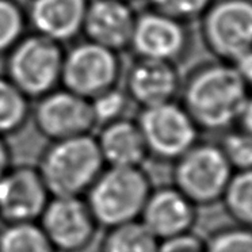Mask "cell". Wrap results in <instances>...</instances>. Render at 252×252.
<instances>
[{"label": "cell", "instance_id": "cell-1", "mask_svg": "<svg viewBox=\"0 0 252 252\" xmlns=\"http://www.w3.org/2000/svg\"><path fill=\"white\" fill-rule=\"evenodd\" d=\"M251 95L230 63L208 64L191 73L183 93V107L199 130L224 133L239 124Z\"/></svg>", "mask_w": 252, "mask_h": 252}, {"label": "cell", "instance_id": "cell-16", "mask_svg": "<svg viewBox=\"0 0 252 252\" xmlns=\"http://www.w3.org/2000/svg\"><path fill=\"white\" fill-rule=\"evenodd\" d=\"M90 0H32L26 19L34 32L59 44L75 39L83 32Z\"/></svg>", "mask_w": 252, "mask_h": 252}, {"label": "cell", "instance_id": "cell-13", "mask_svg": "<svg viewBox=\"0 0 252 252\" xmlns=\"http://www.w3.org/2000/svg\"><path fill=\"white\" fill-rule=\"evenodd\" d=\"M197 209L174 185L152 187L140 221L161 241L192 232L197 222Z\"/></svg>", "mask_w": 252, "mask_h": 252}, {"label": "cell", "instance_id": "cell-22", "mask_svg": "<svg viewBox=\"0 0 252 252\" xmlns=\"http://www.w3.org/2000/svg\"><path fill=\"white\" fill-rule=\"evenodd\" d=\"M26 11L15 0H0V55H7L25 35Z\"/></svg>", "mask_w": 252, "mask_h": 252}, {"label": "cell", "instance_id": "cell-6", "mask_svg": "<svg viewBox=\"0 0 252 252\" xmlns=\"http://www.w3.org/2000/svg\"><path fill=\"white\" fill-rule=\"evenodd\" d=\"M149 158L174 163L199 141V127L175 100L141 109L137 120Z\"/></svg>", "mask_w": 252, "mask_h": 252}, {"label": "cell", "instance_id": "cell-9", "mask_svg": "<svg viewBox=\"0 0 252 252\" xmlns=\"http://www.w3.org/2000/svg\"><path fill=\"white\" fill-rule=\"evenodd\" d=\"M38 224L57 252H83L99 229L84 197H52Z\"/></svg>", "mask_w": 252, "mask_h": 252}, {"label": "cell", "instance_id": "cell-28", "mask_svg": "<svg viewBox=\"0 0 252 252\" xmlns=\"http://www.w3.org/2000/svg\"><path fill=\"white\" fill-rule=\"evenodd\" d=\"M230 64L235 66L236 71L239 72V75L248 86V88L252 90V49L241 55L237 60Z\"/></svg>", "mask_w": 252, "mask_h": 252}, {"label": "cell", "instance_id": "cell-5", "mask_svg": "<svg viewBox=\"0 0 252 252\" xmlns=\"http://www.w3.org/2000/svg\"><path fill=\"white\" fill-rule=\"evenodd\" d=\"M172 164V185L197 208L220 202L235 172L213 143L198 141Z\"/></svg>", "mask_w": 252, "mask_h": 252}, {"label": "cell", "instance_id": "cell-30", "mask_svg": "<svg viewBox=\"0 0 252 252\" xmlns=\"http://www.w3.org/2000/svg\"><path fill=\"white\" fill-rule=\"evenodd\" d=\"M237 126L252 134V95H250V98L247 100L244 109L241 111Z\"/></svg>", "mask_w": 252, "mask_h": 252}, {"label": "cell", "instance_id": "cell-18", "mask_svg": "<svg viewBox=\"0 0 252 252\" xmlns=\"http://www.w3.org/2000/svg\"><path fill=\"white\" fill-rule=\"evenodd\" d=\"M159 244L160 240L138 220L106 229L100 252H159Z\"/></svg>", "mask_w": 252, "mask_h": 252}, {"label": "cell", "instance_id": "cell-31", "mask_svg": "<svg viewBox=\"0 0 252 252\" xmlns=\"http://www.w3.org/2000/svg\"><path fill=\"white\" fill-rule=\"evenodd\" d=\"M125 1H130V0H125Z\"/></svg>", "mask_w": 252, "mask_h": 252}, {"label": "cell", "instance_id": "cell-20", "mask_svg": "<svg viewBox=\"0 0 252 252\" xmlns=\"http://www.w3.org/2000/svg\"><path fill=\"white\" fill-rule=\"evenodd\" d=\"M30 117L29 98L7 76H0V136L19 132Z\"/></svg>", "mask_w": 252, "mask_h": 252}, {"label": "cell", "instance_id": "cell-19", "mask_svg": "<svg viewBox=\"0 0 252 252\" xmlns=\"http://www.w3.org/2000/svg\"><path fill=\"white\" fill-rule=\"evenodd\" d=\"M0 252H57L38 224L12 222L0 229Z\"/></svg>", "mask_w": 252, "mask_h": 252}, {"label": "cell", "instance_id": "cell-2", "mask_svg": "<svg viewBox=\"0 0 252 252\" xmlns=\"http://www.w3.org/2000/svg\"><path fill=\"white\" fill-rule=\"evenodd\" d=\"M52 197H84L104 170L91 134L50 141L35 165Z\"/></svg>", "mask_w": 252, "mask_h": 252}, {"label": "cell", "instance_id": "cell-26", "mask_svg": "<svg viewBox=\"0 0 252 252\" xmlns=\"http://www.w3.org/2000/svg\"><path fill=\"white\" fill-rule=\"evenodd\" d=\"M214 0H149L152 10L186 23L201 18Z\"/></svg>", "mask_w": 252, "mask_h": 252}, {"label": "cell", "instance_id": "cell-24", "mask_svg": "<svg viewBox=\"0 0 252 252\" xmlns=\"http://www.w3.org/2000/svg\"><path fill=\"white\" fill-rule=\"evenodd\" d=\"M205 252H252V229L236 225L216 230L205 240Z\"/></svg>", "mask_w": 252, "mask_h": 252}, {"label": "cell", "instance_id": "cell-10", "mask_svg": "<svg viewBox=\"0 0 252 252\" xmlns=\"http://www.w3.org/2000/svg\"><path fill=\"white\" fill-rule=\"evenodd\" d=\"M33 118L38 132L49 141L90 134L96 126L91 102L65 88L41 96Z\"/></svg>", "mask_w": 252, "mask_h": 252}, {"label": "cell", "instance_id": "cell-12", "mask_svg": "<svg viewBox=\"0 0 252 252\" xmlns=\"http://www.w3.org/2000/svg\"><path fill=\"white\" fill-rule=\"evenodd\" d=\"M189 33L185 23L159 11H145L136 17L129 48L138 59L174 63L185 55Z\"/></svg>", "mask_w": 252, "mask_h": 252}, {"label": "cell", "instance_id": "cell-3", "mask_svg": "<svg viewBox=\"0 0 252 252\" xmlns=\"http://www.w3.org/2000/svg\"><path fill=\"white\" fill-rule=\"evenodd\" d=\"M152 187L143 167H104L84 198L99 228L110 229L138 221Z\"/></svg>", "mask_w": 252, "mask_h": 252}, {"label": "cell", "instance_id": "cell-4", "mask_svg": "<svg viewBox=\"0 0 252 252\" xmlns=\"http://www.w3.org/2000/svg\"><path fill=\"white\" fill-rule=\"evenodd\" d=\"M63 45L34 33L23 35L7 53L6 76L29 99H39L61 84Z\"/></svg>", "mask_w": 252, "mask_h": 252}, {"label": "cell", "instance_id": "cell-25", "mask_svg": "<svg viewBox=\"0 0 252 252\" xmlns=\"http://www.w3.org/2000/svg\"><path fill=\"white\" fill-rule=\"evenodd\" d=\"M90 102L96 125H106L125 117L129 96L126 91L113 87L91 99Z\"/></svg>", "mask_w": 252, "mask_h": 252}, {"label": "cell", "instance_id": "cell-11", "mask_svg": "<svg viewBox=\"0 0 252 252\" xmlns=\"http://www.w3.org/2000/svg\"><path fill=\"white\" fill-rule=\"evenodd\" d=\"M50 198L35 165L11 164L0 176V220L4 224L38 221Z\"/></svg>", "mask_w": 252, "mask_h": 252}, {"label": "cell", "instance_id": "cell-27", "mask_svg": "<svg viewBox=\"0 0 252 252\" xmlns=\"http://www.w3.org/2000/svg\"><path fill=\"white\" fill-rule=\"evenodd\" d=\"M159 252H205V240L192 232L161 240Z\"/></svg>", "mask_w": 252, "mask_h": 252}, {"label": "cell", "instance_id": "cell-14", "mask_svg": "<svg viewBox=\"0 0 252 252\" xmlns=\"http://www.w3.org/2000/svg\"><path fill=\"white\" fill-rule=\"evenodd\" d=\"M136 17L125 0H90L82 33L88 41L118 53L130 45Z\"/></svg>", "mask_w": 252, "mask_h": 252}, {"label": "cell", "instance_id": "cell-17", "mask_svg": "<svg viewBox=\"0 0 252 252\" xmlns=\"http://www.w3.org/2000/svg\"><path fill=\"white\" fill-rule=\"evenodd\" d=\"M95 138L106 167H143L149 158L137 121L124 117L109 122Z\"/></svg>", "mask_w": 252, "mask_h": 252}, {"label": "cell", "instance_id": "cell-8", "mask_svg": "<svg viewBox=\"0 0 252 252\" xmlns=\"http://www.w3.org/2000/svg\"><path fill=\"white\" fill-rule=\"evenodd\" d=\"M201 18L205 44L220 61L252 49V0H214Z\"/></svg>", "mask_w": 252, "mask_h": 252}, {"label": "cell", "instance_id": "cell-21", "mask_svg": "<svg viewBox=\"0 0 252 252\" xmlns=\"http://www.w3.org/2000/svg\"><path fill=\"white\" fill-rule=\"evenodd\" d=\"M221 202L237 225L252 229V170L233 172Z\"/></svg>", "mask_w": 252, "mask_h": 252}, {"label": "cell", "instance_id": "cell-15", "mask_svg": "<svg viewBox=\"0 0 252 252\" xmlns=\"http://www.w3.org/2000/svg\"><path fill=\"white\" fill-rule=\"evenodd\" d=\"M179 86V72L168 61L138 59L126 77V94L141 109L172 102Z\"/></svg>", "mask_w": 252, "mask_h": 252}, {"label": "cell", "instance_id": "cell-7", "mask_svg": "<svg viewBox=\"0 0 252 252\" xmlns=\"http://www.w3.org/2000/svg\"><path fill=\"white\" fill-rule=\"evenodd\" d=\"M120 75L118 53L88 39L64 53L61 86L88 100L117 87Z\"/></svg>", "mask_w": 252, "mask_h": 252}, {"label": "cell", "instance_id": "cell-29", "mask_svg": "<svg viewBox=\"0 0 252 252\" xmlns=\"http://www.w3.org/2000/svg\"><path fill=\"white\" fill-rule=\"evenodd\" d=\"M12 164L11 151L6 141V137L0 136V176L3 175Z\"/></svg>", "mask_w": 252, "mask_h": 252}, {"label": "cell", "instance_id": "cell-23", "mask_svg": "<svg viewBox=\"0 0 252 252\" xmlns=\"http://www.w3.org/2000/svg\"><path fill=\"white\" fill-rule=\"evenodd\" d=\"M220 148L233 171L252 170V134L241 127L224 132Z\"/></svg>", "mask_w": 252, "mask_h": 252}]
</instances>
